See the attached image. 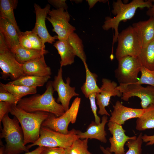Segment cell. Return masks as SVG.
<instances>
[{
	"label": "cell",
	"instance_id": "obj_1",
	"mask_svg": "<svg viewBox=\"0 0 154 154\" xmlns=\"http://www.w3.org/2000/svg\"><path fill=\"white\" fill-rule=\"evenodd\" d=\"M54 90L52 81L48 82L46 90L42 94H34L30 97L22 98L16 106L29 112L42 111L54 115L57 117L62 115L65 110L61 104L56 101L53 97Z\"/></svg>",
	"mask_w": 154,
	"mask_h": 154
},
{
	"label": "cell",
	"instance_id": "obj_2",
	"mask_svg": "<svg viewBox=\"0 0 154 154\" xmlns=\"http://www.w3.org/2000/svg\"><path fill=\"white\" fill-rule=\"evenodd\" d=\"M112 5L113 9L112 12L116 16L113 18L106 17L102 28L106 31L111 28L114 30L113 42L115 43L117 41L119 23L131 19L137 9L145 7L149 9L152 7L153 4L151 0H133L129 3H125L121 0H117L113 2Z\"/></svg>",
	"mask_w": 154,
	"mask_h": 154
},
{
	"label": "cell",
	"instance_id": "obj_3",
	"mask_svg": "<svg viewBox=\"0 0 154 154\" xmlns=\"http://www.w3.org/2000/svg\"><path fill=\"white\" fill-rule=\"evenodd\" d=\"M10 113L15 117L21 124L23 132L25 145L34 143L40 137V132L42 123L50 113L42 111L29 112L13 105Z\"/></svg>",
	"mask_w": 154,
	"mask_h": 154
},
{
	"label": "cell",
	"instance_id": "obj_4",
	"mask_svg": "<svg viewBox=\"0 0 154 154\" xmlns=\"http://www.w3.org/2000/svg\"><path fill=\"white\" fill-rule=\"evenodd\" d=\"M3 128L0 133L1 138H4L6 142L4 154H18L25 151L29 152V149L24 145L23 130L16 117L10 118L8 113L3 118L1 121Z\"/></svg>",
	"mask_w": 154,
	"mask_h": 154
},
{
	"label": "cell",
	"instance_id": "obj_5",
	"mask_svg": "<svg viewBox=\"0 0 154 154\" xmlns=\"http://www.w3.org/2000/svg\"><path fill=\"white\" fill-rule=\"evenodd\" d=\"M78 130L72 129L67 134H62L48 128L41 126L40 137L34 143L27 146L28 149L37 145L47 147H59L66 149L70 147L75 140L78 139Z\"/></svg>",
	"mask_w": 154,
	"mask_h": 154
},
{
	"label": "cell",
	"instance_id": "obj_6",
	"mask_svg": "<svg viewBox=\"0 0 154 154\" xmlns=\"http://www.w3.org/2000/svg\"><path fill=\"white\" fill-rule=\"evenodd\" d=\"M0 68L2 71L1 78L3 79L10 77L14 80L25 75L22 64L17 60L1 34H0Z\"/></svg>",
	"mask_w": 154,
	"mask_h": 154
},
{
	"label": "cell",
	"instance_id": "obj_7",
	"mask_svg": "<svg viewBox=\"0 0 154 154\" xmlns=\"http://www.w3.org/2000/svg\"><path fill=\"white\" fill-rule=\"evenodd\" d=\"M115 56L118 60L127 56L137 57L142 49L141 42L137 32L131 26L119 33Z\"/></svg>",
	"mask_w": 154,
	"mask_h": 154
},
{
	"label": "cell",
	"instance_id": "obj_8",
	"mask_svg": "<svg viewBox=\"0 0 154 154\" xmlns=\"http://www.w3.org/2000/svg\"><path fill=\"white\" fill-rule=\"evenodd\" d=\"M80 102V98H76L70 108L60 117H57L50 113L48 117L42 123L41 126L62 134H68L70 131L68 129L69 123H74L76 121Z\"/></svg>",
	"mask_w": 154,
	"mask_h": 154
},
{
	"label": "cell",
	"instance_id": "obj_9",
	"mask_svg": "<svg viewBox=\"0 0 154 154\" xmlns=\"http://www.w3.org/2000/svg\"><path fill=\"white\" fill-rule=\"evenodd\" d=\"M115 76L119 84H129L138 82L142 66L137 57L127 56L119 59Z\"/></svg>",
	"mask_w": 154,
	"mask_h": 154
},
{
	"label": "cell",
	"instance_id": "obj_10",
	"mask_svg": "<svg viewBox=\"0 0 154 154\" xmlns=\"http://www.w3.org/2000/svg\"><path fill=\"white\" fill-rule=\"evenodd\" d=\"M117 88L122 94L121 99L127 101L132 97L136 96L141 100L142 109H145L154 104V87L148 85L146 87L135 83L129 84H119Z\"/></svg>",
	"mask_w": 154,
	"mask_h": 154
},
{
	"label": "cell",
	"instance_id": "obj_11",
	"mask_svg": "<svg viewBox=\"0 0 154 154\" xmlns=\"http://www.w3.org/2000/svg\"><path fill=\"white\" fill-rule=\"evenodd\" d=\"M63 8L50 10L47 19L52 24V31L57 35L58 40H66L69 35L76 30L69 21L70 16Z\"/></svg>",
	"mask_w": 154,
	"mask_h": 154
},
{
	"label": "cell",
	"instance_id": "obj_12",
	"mask_svg": "<svg viewBox=\"0 0 154 154\" xmlns=\"http://www.w3.org/2000/svg\"><path fill=\"white\" fill-rule=\"evenodd\" d=\"M62 73V68L60 67L57 75L54 76V80L52 81V84L54 91H56L58 94L56 102L61 103L66 111L69 109L71 99L79 95L76 92L75 87L70 86V79L69 77L66 78V83L64 82Z\"/></svg>",
	"mask_w": 154,
	"mask_h": 154
},
{
	"label": "cell",
	"instance_id": "obj_13",
	"mask_svg": "<svg viewBox=\"0 0 154 154\" xmlns=\"http://www.w3.org/2000/svg\"><path fill=\"white\" fill-rule=\"evenodd\" d=\"M102 85L100 88V92L96 93V103L98 106V114L101 115L110 116L106 109V107L109 104L112 96L121 97L122 93L117 88V83L110 79L104 78L102 80Z\"/></svg>",
	"mask_w": 154,
	"mask_h": 154
},
{
	"label": "cell",
	"instance_id": "obj_14",
	"mask_svg": "<svg viewBox=\"0 0 154 154\" xmlns=\"http://www.w3.org/2000/svg\"><path fill=\"white\" fill-rule=\"evenodd\" d=\"M108 130L112 135L109 139L110 143V148H107L111 153L114 154H124V146L129 140L135 138V136L129 137L125 135V131L122 125L109 121L108 124Z\"/></svg>",
	"mask_w": 154,
	"mask_h": 154
},
{
	"label": "cell",
	"instance_id": "obj_15",
	"mask_svg": "<svg viewBox=\"0 0 154 154\" xmlns=\"http://www.w3.org/2000/svg\"><path fill=\"white\" fill-rule=\"evenodd\" d=\"M34 7L36 15L35 25L32 31L37 34L40 38L44 45L48 42L51 44L58 39V36H52L49 33L46 28L45 20L50 10V5L47 4L44 8L35 3Z\"/></svg>",
	"mask_w": 154,
	"mask_h": 154
},
{
	"label": "cell",
	"instance_id": "obj_16",
	"mask_svg": "<svg viewBox=\"0 0 154 154\" xmlns=\"http://www.w3.org/2000/svg\"><path fill=\"white\" fill-rule=\"evenodd\" d=\"M113 108L109 121L120 125L129 119L140 117L145 109L127 107L119 100L116 102Z\"/></svg>",
	"mask_w": 154,
	"mask_h": 154
},
{
	"label": "cell",
	"instance_id": "obj_17",
	"mask_svg": "<svg viewBox=\"0 0 154 154\" xmlns=\"http://www.w3.org/2000/svg\"><path fill=\"white\" fill-rule=\"evenodd\" d=\"M102 120V122L99 124L92 121L84 132L78 130L77 135L78 138L96 139L102 142L106 143L107 133L105 130V126L108 122L107 116L104 115Z\"/></svg>",
	"mask_w": 154,
	"mask_h": 154
},
{
	"label": "cell",
	"instance_id": "obj_18",
	"mask_svg": "<svg viewBox=\"0 0 154 154\" xmlns=\"http://www.w3.org/2000/svg\"><path fill=\"white\" fill-rule=\"evenodd\" d=\"M44 56L22 64L23 71L25 75L50 76L52 74L51 70L46 64Z\"/></svg>",
	"mask_w": 154,
	"mask_h": 154
},
{
	"label": "cell",
	"instance_id": "obj_19",
	"mask_svg": "<svg viewBox=\"0 0 154 154\" xmlns=\"http://www.w3.org/2000/svg\"><path fill=\"white\" fill-rule=\"evenodd\" d=\"M132 26L137 33L142 48L146 46L154 40L153 17H150L146 21L134 23Z\"/></svg>",
	"mask_w": 154,
	"mask_h": 154
},
{
	"label": "cell",
	"instance_id": "obj_20",
	"mask_svg": "<svg viewBox=\"0 0 154 154\" xmlns=\"http://www.w3.org/2000/svg\"><path fill=\"white\" fill-rule=\"evenodd\" d=\"M0 33L10 49L19 45L18 32L14 25L6 19L0 18Z\"/></svg>",
	"mask_w": 154,
	"mask_h": 154
},
{
	"label": "cell",
	"instance_id": "obj_21",
	"mask_svg": "<svg viewBox=\"0 0 154 154\" xmlns=\"http://www.w3.org/2000/svg\"><path fill=\"white\" fill-rule=\"evenodd\" d=\"M53 46L60 56V67L71 65L74 62L76 53L66 40H58L54 43Z\"/></svg>",
	"mask_w": 154,
	"mask_h": 154
},
{
	"label": "cell",
	"instance_id": "obj_22",
	"mask_svg": "<svg viewBox=\"0 0 154 154\" xmlns=\"http://www.w3.org/2000/svg\"><path fill=\"white\" fill-rule=\"evenodd\" d=\"M10 50L14 54L17 60L21 64L40 57L48 52L46 50H41L25 48L20 44Z\"/></svg>",
	"mask_w": 154,
	"mask_h": 154
},
{
	"label": "cell",
	"instance_id": "obj_23",
	"mask_svg": "<svg viewBox=\"0 0 154 154\" xmlns=\"http://www.w3.org/2000/svg\"><path fill=\"white\" fill-rule=\"evenodd\" d=\"M17 4L18 1L16 0H0V18L8 20L14 25L18 33L21 31L16 22L13 11Z\"/></svg>",
	"mask_w": 154,
	"mask_h": 154
},
{
	"label": "cell",
	"instance_id": "obj_24",
	"mask_svg": "<svg viewBox=\"0 0 154 154\" xmlns=\"http://www.w3.org/2000/svg\"><path fill=\"white\" fill-rule=\"evenodd\" d=\"M84 64L86 71V80L81 88L85 96L88 98L91 94L99 92L100 89L97 83L98 75L90 71L86 62Z\"/></svg>",
	"mask_w": 154,
	"mask_h": 154
},
{
	"label": "cell",
	"instance_id": "obj_25",
	"mask_svg": "<svg viewBox=\"0 0 154 154\" xmlns=\"http://www.w3.org/2000/svg\"><path fill=\"white\" fill-rule=\"evenodd\" d=\"M50 78V76H38L25 75L18 79L8 82L9 84L22 85L29 87H41L43 86Z\"/></svg>",
	"mask_w": 154,
	"mask_h": 154
},
{
	"label": "cell",
	"instance_id": "obj_26",
	"mask_svg": "<svg viewBox=\"0 0 154 154\" xmlns=\"http://www.w3.org/2000/svg\"><path fill=\"white\" fill-rule=\"evenodd\" d=\"M154 128V104L149 106L142 116L137 118L136 129L139 131Z\"/></svg>",
	"mask_w": 154,
	"mask_h": 154
},
{
	"label": "cell",
	"instance_id": "obj_27",
	"mask_svg": "<svg viewBox=\"0 0 154 154\" xmlns=\"http://www.w3.org/2000/svg\"><path fill=\"white\" fill-rule=\"evenodd\" d=\"M137 58L142 66L154 70V40L142 48Z\"/></svg>",
	"mask_w": 154,
	"mask_h": 154
},
{
	"label": "cell",
	"instance_id": "obj_28",
	"mask_svg": "<svg viewBox=\"0 0 154 154\" xmlns=\"http://www.w3.org/2000/svg\"><path fill=\"white\" fill-rule=\"evenodd\" d=\"M0 86L12 94L19 101L24 96L28 95L35 94L37 92L36 87H29L8 83L4 84L1 82H0Z\"/></svg>",
	"mask_w": 154,
	"mask_h": 154
},
{
	"label": "cell",
	"instance_id": "obj_29",
	"mask_svg": "<svg viewBox=\"0 0 154 154\" xmlns=\"http://www.w3.org/2000/svg\"><path fill=\"white\" fill-rule=\"evenodd\" d=\"M143 134L140 133L137 137L129 140L125 144L128 148V150L124 154H142V146L143 142L142 139ZM100 148L104 154H113L108 149L100 146Z\"/></svg>",
	"mask_w": 154,
	"mask_h": 154
},
{
	"label": "cell",
	"instance_id": "obj_30",
	"mask_svg": "<svg viewBox=\"0 0 154 154\" xmlns=\"http://www.w3.org/2000/svg\"><path fill=\"white\" fill-rule=\"evenodd\" d=\"M74 51L76 56L78 57L83 63L86 62V57L84 50L82 40L74 32L70 34L66 39Z\"/></svg>",
	"mask_w": 154,
	"mask_h": 154
},
{
	"label": "cell",
	"instance_id": "obj_31",
	"mask_svg": "<svg viewBox=\"0 0 154 154\" xmlns=\"http://www.w3.org/2000/svg\"><path fill=\"white\" fill-rule=\"evenodd\" d=\"M88 139L75 140L68 147L64 149V154H92L88 149Z\"/></svg>",
	"mask_w": 154,
	"mask_h": 154
},
{
	"label": "cell",
	"instance_id": "obj_32",
	"mask_svg": "<svg viewBox=\"0 0 154 154\" xmlns=\"http://www.w3.org/2000/svg\"><path fill=\"white\" fill-rule=\"evenodd\" d=\"M27 37L32 49L45 50V46L43 45L40 37L32 31H26L23 32Z\"/></svg>",
	"mask_w": 154,
	"mask_h": 154
},
{
	"label": "cell",
	"instance_id": "obj_33",
	"mask_svg": "<svg viewBox=\"0 0 154 154\" xmlns=\"http://www.w3.org/2000/svg\"><path fill=\"white\" fill-rule=\"evenodd\" d=\"M140 72V78L136 83L140 84H147L154 87V70H149L142 66Z\"/></svg>",
	"mask_w": 154,
	"mask_h": 154
},
{
	"label": "cell",
	"instance_id": "obj_34",
	"mask_svg": "<svg viewBox=\"0 0 154 154\" xmlns=\"http://www.w3.org/2000/svg\"><path fill=\"white\" fill-rule=\"evenodd\" d=\"M19 101V100L12 94L0 86V101L9 102L16 106Z\"/></svg>",
	"mask_w": 154,
	"mask_h": 154
},
{
	"label": "cell",
	"instance_id": "obj_35",
	"mask_svg": "<svg viewBox=\"0 0 154 154\" xmlns=\"http://www.w3.org/2000/svg\"><path fill=\"white\" fill-rule=\"evenodd\" d=\"M96 93L91 94L88 98L90 101L92 111L94 116L95 122L97 124H99L100 123L101 119L97 115V108L96 102Z\"/></svg>",
	"mask_w": 154,
	"mask_h": 154
},
{
	"label": "cell",
	"instance_id": "obj_36",
	"mask_svg": "<svg viewBox=\"0 0 154 154\" xmlns=\"http://www.w3.org/2000/svg\"><path fill=\"white\" fill-rule=\"evenodd\" d=\"M13 105L7 102L0 101V122L5 115L10 112Z\"/></svg>",
	"mask_w": 154,
	"mask_h": 154
},
{
	"label": "cell",
	"instance_id": "obj_37",
	"mask_svg": "<svg viewBox=\"0 0 154 154\" xmlns=\"http://www.w3.org/2000/svg\"><path fill=\"white\" fill-rule=\"evenodd\" d=\"M64 149L59 147H45L40 154H64Z\"/></svg>",
	"mask_w": 154,
	"mask_h": 154
},
{
	"label": "cell",
	"instance_id": "obj_38",
	"mask_svg": "<svg viewBox=\"0 0 154 154\" xmlns=\"http://www.w3.org/2000/svg\"><path fill=\"white\" fill-rule=\"evenodd\" d=\"M65 0H49L48 2L56 9L63 8L66 10L68 9V6Z\"/></svg>",
	"mask_w": 154,
	"mask_h": 154
},
{
	"label": "cell",
	"instance_id": "obj_39",
	"mask_svg": "<svg viewBox=\"0 0 154 154\" xmlns=\"http://www.w3.org/2000/svg\"><path fill=\"white\" fill-rule=\"evenodd\" d=\"M143 142H146V145H150L154 144V135H148L144 134L142 136Z\"/></svg>",
	"mask_w": 154,
	"mask_h": 154
},
{
	"label": "cell",
	"instance_id": "obj_40",
	"mask_svg": "<svg viewBox=\"0 0 154 154\" xmlns=\"http://www.w3.org/2000/svg\"><path fill=\"white\" fill-rule=\"evenodd\" d=\"M45 147L38 146L35 150L31 152L26 153L24 154H40Z\"/></svg>",
	"mask_w": 154,
	"mask_h": 154
},
{
	"label": "cell",
	"instance_id": "obj_41",
	"mask_svg": "<svg viewBox=\"0 0 154 154\" xmlns=\"http://www.w3.org/2000/svg\"><path fill=\"white\" fill-rule=\"evenodd\" d=\"M88 3V5H89V9H90L92 8L98 2H102L104 3H106L107 2V0H86Z\"/></svg>",
	"mask_w": 154,
	"mask_h": 154
},
{
	"label": "cell",
	"instance_id": "obj_42",
	"mask_svg": "<svg viewBox=\"0 0 154 154\" xmlns=\"http://www.w3.org/2000/svg\"><path fill=\"white\" fill-rule=\"evenodd\" d=\"M151 1L153 2V5L146 12V14L150 17H153L154 16V0Z\"/></svg>",
	"mask_w": 154,
	"mask_h": 154
},
{
	"label": "cell",
	"instance_id": "obj_43",
	"mask_svg": "<svg viewBox=\"0 0 154 154\" xmlns=\"http://www.w3.org/2000/svg\"><path fill=\"white\" fill-rule=\"evenodd\" d=\"M1 141H0V154H4V146L3 145Z\"/></svg>",
	"mask_w": 154,
	"mask_h": 154
},
{
	"label": "cell",
	"instance_id": "obj_44",
	"mask_svg": "<svg viewBox=\"0 0 154 154\" xmlns=\"http://www.w3.org/2000/svg\"><path fill=\"white\" fill-rule=\"evenodd\" d=\"M75 2H76V3L77 2H81L82 1V0H75L74 1Z\"/></svg>",
	"mask_w": 154,
	"mask_h": 154
},
{
	"label": "cell",
	"instance_id": "obj_45",
	"mask_svg": "<svg viewBox=\"0 0 154 154\" xmlns=\"http://www.w3.org/2000/svg\"><path fill=\"white\" fill-rule=\"evenodd\" d=\"M153 17H154V16H153Z\"/></svg>",
	"mask_w": 154,
	"mask_h": 154
}]
</instances>
